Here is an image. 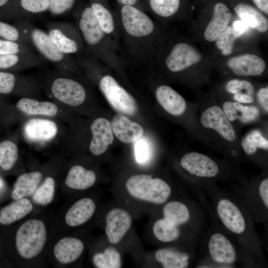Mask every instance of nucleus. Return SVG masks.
<instances>
[{"instance_id":"obj_5","label":"nucleus","mask_w":268,"mask_h":268,"mask_svg":"<svg viewBox=\"0 0 268 268\" xmlns=\"http://www.w3.org/2000/svg\"><path fill=\"white\" fill-rule=\"evenodd\" d=\"M104 232L106 241L119 250L133 234V217L125 207H110L106 212Z\"/></svg>"},{"instance_id":"obj_38","label":"nucleus","mask_w":268,"mask_h":268,"mask_svg":"<svg viewBox=\"0 0 268 268\" xmlns=\"http://www.w3.org/2000/svg\"><path fill=\"white\" fill-rule=\"evenodd\" d=\"M151 8L157 15L170 17L175 14L180 6V0H149Z\"/></svg>"},{"instance_id":"obj_27","label":"nucleus","mask_w":268,"mask_h":268,"mask_svg":"<svg viewBox=\"0 0 268 268\" xmlns=\"http://www.w3.org/2000/svg\"><path fill=\"white\" fill-rule=\"evenodd\" d=\"M96 181V175L94 171L80 165H74L69 169L65 183L72 189L85 190L92 187Z\"/></svg>"},{"instance_id":"obj_7","label":"nucleus","mask_w":268,"mask_h":268,"mask_svg":"<svg viewBox=\"0 0 268 268\" xmlns=\"http://www.w3.org/2000/svg\"><path fill=\"white\" fill-rule=\"evenodd\" d=\"M46 239V229L42 221L37 219L27 220L19 227L16 232L17 251L23 258L32 259L41 252Z\"/></svg>"},{"instance_id":"obj_22","label":"nucleus","mask_w":268,"mask_h":268,"mask_svg":"<svg viewBox=\"0 0 268 268\" xmlns=\"http://www.w3.org/2000/svg\"><path fill=\"white\" fill-rule=\"evenodd\" d=\"M245 199L242 203L252 217L258 210L263 211L267 215L268 210V178L262 180L256 190H245Z\"/></svg>"},{"instance_id":"obj_21","label":"nucleus","mask_w":268,"mask_h":268,"mask_svg":"<svg viewBox=\"0 0 268 268\" xmlns=\"http://www.w3.org/2000/svg\"><path fill=\"white\" fill-rule=\"evenodd\" d=\"M96 204L90 198L78 200L68 209L65 215V221L70 227H77L87 222L93 216Z\"/></svg>"},{"instance_id":"obj_8","label":"nucleus","mask_w":268,"mask_h":268,"mask_svg":"<svg viewBox=\"0 0 268 268\" xmlns=\"http://www.w3.org/2000/svg\"><path fill=\"white\" fill-rule=\"evenodd\" d=\"M99 87L108 102L116 111L129 116L136 113L137 107L134 98L112 76H103L100 81Z\"/></svg>"},{"instance_id":"obj_10","label":"nucleus","mask_w":268,"mask_h":268,"mask_svg":"<svg viewBox=\"0 0 268 268\" xmlns=\"http://www.w3.org/2000/svg\"><path fill=\"white\" fill-rule=\"evenodd\" d=\"M193 256L186 247L162 246L151 254V260L163 268H187L192 263Z\"/></svg>"},{"instance_id":"obj_11","label":"nucleus","mask_w":268,"mask_h":268,"mask_svg":"<svg viewBox=\"0 0 268 268\" xmlns=\"http://www.w3.org/2000/svg\"><path fill=\"white\" fill-rule=\"evenodd\" d=\"M180 164L188 173L199 178H214L220 173L219 166L214 160L197 152H190L184 155Z\"/></svg>"},{"instance_id":"obj_1","label":"nucleus","mask_w":268,"mask_h":268,"mask_svg":"<svg viewBox=\"0 0 268 268\" xmlns=\"http://www.w3.org/2000/svg\"><path fill=\"white\" fill-rule=\"evenodd\" d=\"M193 203L173 198L158 207L150 231L155 242L162 246L186 247L199 235L202 216Z\"/></svg>"},{"instance_id":"obj_12","label":"nucleus","mask_w":268,"mask_h":268,"mask_svg":"<svg viewBox=\"0 0 268 268\" xmlns=\"http://www.w3.org/2000/svg\"><path fill=\"white\" fill-rule=\"evenodd\" d=\"M121 16L125 29L132 36H146L153 31L154 24L150 18L133 5H124L121 9Z\"/></svg>"},{"instance_id":"obj_3","label":"nucleus","mask_w":268,"mask_h":268,"mask_svg":"<svg viewBox=\"0 0 268 268\" xmlns=\"http://www.w3.org/2000/svg\"><path fill=\"white\" fill-rule=\"evenodd\" d=\"M125 195L134 202L159 207L174 197L175 190L166 181L149 174H134L126 181Z\"/></svg>"},{"instance_id":"obj_24","label":"nucleus","mask_w":268,"mask_h":268,"mask_svg":"<svg viewBox=\"0 0 268 268\" xmlns=\"http://www.w3.org/2000/svg\"><path fill=\"white\" fill-rule=\"evenodd\" d=\"M231 17V12L226 5L222 2L216 3L212 17L204 32V38L209 42L215 41L228 26Z\"/></svg>"},{"instance_id":"obj_51","label":"nucleus","mask_w":268,"mask_h":268,"mask_svg":"<svg viewBox=\"0 0 268 268\" xmlns=\"http://www.w3.org/2000/svg\"><path fill=\"white\" fill-rule=\"evenodd\" d=\"M257 7L266 14H268V0H253Z\"/></svg>"},{"instance_id":"obj_41","label":"nucleus","mask_w":268,"mask_h":268,"mask_svg":"<svg viewBox=\"0 0 268 268\" xmlns=\"http://www.w3.org/2000/svg\"><path fill=\"white\" fill-rule=\"evenodd\" d=\"M236 38L234 37L231 26H228L219 34L216 39L217 47L221 51L223 55L228 56L233 50L234 43Z\"/></svg>"},{"instance_id":"obj_23","label":"nucleus","mask_w":268,"mask_h":268,"mask_svg":"<svg viewBox=\"0 0 268 268\" xmlns=\"http://www.w3.org/2000/svg\"><path fill=\"white\" fill-rule=\"evenodd\" d=\"M156 97L162 107L173 115H181L186 110L184 98L169 86H159L156 90Z\"/></svg>"},{"instance_id":"obj_6","label":"nucleus","mask_w":268,"mask_h":268,"mask_svg":"<svg viewBox=\"0 0 268 268\" xmlns=\"http://www.w3.org/2000/svg\"><path fill=\"white\" fill-rule=\"evenodd\" d=\"M16 25L43 57L61 69L71 67L72 62L68 55L63 53L55 45L47 33L26 22H21Z\"/></svg>"},{"instance_id":"obj_18","label":"nucleus","mask_w":268,"mask_h":268,"mask_svg":"<svg viewBox=\"0 0 268 268\" xmlns=\"http://www.w3.org/2000/svg\"><path fill=\"white\" fill-rule=\"evenodd\" d=\"M110 123L113 134L124 143L135 142L144 133L141 125L122 114L116 115Z\"/></svg>"},{"instance_id":"obj_16","label":"nucleus","mask_w":268,"mask_h":268,"mask_svg":"<svg viewBox=\"0 0 268 268\" xmlns=\"http://www.w3.org/2000/svg\"><path fill=\"white\" fill-rule=\"evenodd\" d=\"M227 65L234 73L239 76L260 75L266 67L262 58L251 54L232 57L227 61Z\"/></svg>"},{"instance_id":"obj_43","label":"nucleus","mask_w":268,"mask_h":268,"mask_svg":"<svg viewBox=\"0 0 268 268\" xmlns=\"http://www.w3.org/2000/svg\"><path fill=\"white\" fill-rule=\"evenodd\" d=\"M226 89L230 93H243L253 97L254 87L252 84L245 80L234 79L229 80L226 85Z\"/></svg>"},{"instance_id":"obj_39","label":"nucleus","mask_w":268,"mask_h":268,"mask_svg":"<svg viewBox=\"0 0 268 268\" xmlns=\"http://www.w3.org/2000/svg\"><path fill=\"white\" fill-rule=\"evenodd\" d=\"M0 39L28 44L29 40L15 25L0 19Z\"/></svg>"},{"instance_id":"obj_14","label":"nucleus","mask_w":268,"mask_h":268,"mask_svg":"<svg viewBox=\"0 0 268 268\" xmlns=\"http://www.w3.org/2000/svg\"><path fill=\"white\" fill-rule=\"evenodd\" d=\"M200 121L204 128L215 130L225 140L233 141L236 139L234 129L220 107L207 108L202 113Z\"/></svg>"},{"instance_id":"obj_36","label":"nucleus","mask_w":268,"mask_h":268,"mask_svg":"<svg viewBox=\"0 0 268 268\" xmlns=\"http://www.w3.org/2000/svg\"><path fill=\"white\" fill-rule=\"evenodd\" d=\"M55 181L52 177H48L33 194V201L39 204L46 205L53 200L55 194Z\"/></svg>"},{"instance_id":"obj_48","label":"nucleus","mask_w":268,"mask_h":268,"mask_svg":"<svg viewBox=\"0 0 268 268\" xmlns=\"http://www.w3.org/2000/svg\"><path fill=\"white\" fill-rule=\"evenodd\" d=\"M258 101L263 108L268 112V87H263L260 89L257 94Z\"/></svg>"},{"instance_id":"obj_13","label":"nucleus","mask_w":268,"mask_h":268,"mask_svg":"<svg viewBox=\"0 0 268 268\" xmlns=\"http://www.w3.org/2000/svg\"><path fill=\"white\" fill-rule=\"evenodd\" d=\"M201 53L194 47L185 43L175 45L166 59V65L172 72H179L199 63Z\"/></svg>"},{"instance_id":"obj_35","label":"nucleus","mask_w":268,"mask_h":268,"mask_svg":"<svg viewBox=\"0 0 268 268\" xmlns=\"http://www.w3.org/2000/svg\"><path fill=\"white\" fill-rule=\"evenodd\" d=\"M18 159L16 145L10 140L0 142V166L5 171L11 169Z\"/></svg>"},{"instance_id":"obj_26","label":"nucleus","mask_w":268,"mask_h":268,"mask_svg":"<svg viewBox=\"0 0 268 268\" xmlns=\"http://www.w3.org/2000/svg\"><path fill=\"white\" fill-rule=\"evenodd\" d=\"M238 16L249 27L265 32L268 29L267 18L257 8L248 3H239L234 8Z\"/></svg>"},{"instance_id":"obj_52","label":"nucleus","mask_w":268,"mask_h":268,"mask_svg":"<svg viewBox=\"0 0 268 268\" xmlns=\"http://www.w3.org/2000/svg\"><path fill=\"white\" fill-rule=\"evenodd\" d=\"M119 2L124 5H133L138 0H117Z\"/></svg>"},{"instance_id":"obj_2","label":"nucleus","mask_w":268,"mask_h":268,"mask_svg":"<svg viewBox=\"0 0 268 268\" xmlns=\"http://www.w3.org/2000/svg\"><path fill=\"white\" fill-rule=\"evenodd\" d=\"M213 209L222 227L236 239L242 248L257 259H262L251 216L242 202L229 195L221 194L213 198Z\"/></svg>"},{"instance_id":"obj_31","label":"nucleus","mask_w":268,"mask_h":268,"mask_svg":"<svg viewBox=\"0 0 268 268\" xmlns=\"http://www.w3.org/2000/svg\"><path fill=\"white\" fill-rule=\"evenodd\" d=\"M16 108L28 115L54 117L58 109L56 105L50 101H39L29 98H22L16 103Z\"/></svg>"},{"instance_id":"obj_4","label":"nucleus","mask_w":268,"mask_h":268,"mask_svg":"<svg viewBox=\"0 0 268 268\" xmlns=\"http://www.w3.org/2000/svg\"><path fill=\"white\" fill-rule=\"evenodd\" d=\"M204 246L206 258L216 265L230 268L240 260L241 248H238L230 236L220 229L207 232Z\"/></svg>"},{"instance_id":"obj_46","label":"nucleus","mask_w":268,"mask_h":268,"mask_svg":"<svg viewBox=\"0 0 268 268\" xmlns=\"http://www.w3.org/2000/svg\"><path fill=\"white\" fill-rule=\"evenodd\" d=\"M49 9L56 15L64 13L73 6L74 0H49Z\"/></svg>"},{"instance_id":"obj_49","label":"nucleus","mask_w":268,"mask_h":268,"mask_svg":"<svg viewBox=\"0 0 268 268\" xmlns=\"http://www.w3.org/2000/svg\"><path fill=\"white\" fill-rule=\"evenodd\" d=\"M11 0H0V19H6L13 17L7 9Z\"/></svg>"},{"instance_id":"obj_30","label":"nucleus","mask_w":268,"mask_h":268,"mask_svg":"<svg viewBox=\"0 0 268 268\" xmlns=\"http://www.w3.org/2000/svg\"><path fill=\"white\" fill-rule=\"evenodd\" d=\"M222 110L230 122L239 120L243 123L250 122L255 120L259 114L258 109L254 106H244L230 101L223 103Z\"/></svg>"},{"instance_id":"obj_28","label":"nucleus","mask_w":268,"mask_h":268,"mask_svg":"<svg viewBox=\"0 0 268 268\" xmlns=\"http://www.w3.org/2000/svg\"><path fill=\"white\" fill-rule=\"evenodd\" d=\"M42 178V174L37 171L20 175L14 184L12 198L17 200L33 195Z\"/></svg>"},{"instance_id":"obj_33","label":"nucleus","mask_w":268,"mask_h":268,"mask_svg":"<svg viewBox=\"0 0 268 268\" xmlns=\"http://www.w3.org/2000/svg\"><path fill=\"white\" fill-rule=\"evenodd\" d=\"M40 62L34 53L0 55V70L30 67Z\"/></svg>"},{"instance_id":"obj_42","label":"nucleus","mask_w":268,"mask_h":268,"mask_svg":"<svg viewBox=\"0 0 268 268\" xmlns=\"http://www.w3.org/2000/svg\"><path fill=\"white\" fill-rule=\"evenodd\" d=\"M34 53L29 44L0 39V55Z\"/></svg>"},{"instance_id":"obj_17","label":"nucleus","mask_w":268,"mask_h":268,"mask_svg":"<svg viewBox=\"0 0 268 268\" xmlns=\"http://www.w3.org/2000/svg\"><path fill=\"white\" fill-rule=\"evenodd\" d=\"M48 34L55 45L66 55L76 53L79 46L69 33V26L63 22H52L48 26Z\"/></svg>"},{"instance_id":"obj_9","label":"nucleus","mask_w":268,"mask_h":268,"mask_svg":"<svg viewBox=\"0 0 268 268\" xmlns=\"http://www.w3.org/2000/svg\"><path fill=\"white\" fill-rule=\"evenodd\" d=\"M52 95L60 102L73 106L83 103L86 98V91L78 81L70 78L58 77L51 85Z\"/></svg>"},{"instance_id":"obj_34","label":"nucleus","mask_w":268,"mask_h":268,"mask_svg":"<svg viewBox=\"0 0 268 268\" xmlns=\"http://www.w3.org/2000/svg\"><path fill=\"white\" fill-rule=\"evenodd\" d=\"M242 148L248 155H254L258 148L268 150V140L261 133L257 131H253L247 134L241 141Z\"/></svg>"},{"instance_id":"obj_40","label":"nucleus","mask_w":268,"mask_h":268,"mask_svg":"<svg viewBox=\"0 0 268 268\" xmlns=\"http://www.w3.org/2000/svg\"><path fill=\"white\" fill-rule=\"evenodd\" d=\"M134 156L137 163L148 164L152 158V149L149 141L145 138H140L134 144Z\"/></svg>"},{"instance_id":"obj_50","label":"nucleus","mask_w":268,"mask_h":268,"mask_svg":"<svg viewBox=\"0 0 268 268\" xmlns=\"http://www.w3.org/2000/svg\"><path fill=\"white\" fill-rule=\"evenodd\" d=\"M233 98L236 102L240 103H252L254 101L253 97L243 93L234 94Z\"/></svg>"},{"instance_id":"obj_29","label":"nucleus","mask_w":268,"mask_h":268,"mask_svg":"<svg viewBox=\"0 0 268 268\" xmlns=\"http://www.w3.org/2000/svg\"><path fill=\"white\" fill-rule=\"evenodd\" d=\"M33 209L30 201L25 198L16 200L0 211V223L9 225L26 216Z\"/></svg>"},{"instance_id":"obj_25","label":"nucleus","mask_w":268,"mask_h":268,"mask_svg":"<svg viewBox=\"0 0 268 268\" xmlns=\"http://www.w3.org/2000/svg\"><path fill=\"white\" fill-rule=\"evenodd\" d=\"M84 249L83 242L75 237H65L55 246L54 255L62 264H67L74 262L82 255Z\"/></svg>"},{"instance_id":"obj_45","label":"nucleus","mask_w":268,"mask_h":268,"mask_svg":"<svg viewBox=\"0 0 268 268\" xmlns=\"http://www.w3.org/2000/svg\"><path fill=\"white\" fill-rule=\"evenodd\" d=\"M20 5L25 10L33 13L43 12L49 8V0H21Z\"/></svg>"},{"instance_id":"obj_53","label":"nucleus","mask_w":268,"mask_h":268,"mask_svg":"<svg viewBox=\"0 0 268 268\" xmlns=\"http://www.w3.org/2000/svg\"><path fill=\"white\" fill-rule=\"evenodd\" d=\"M3 185L2 180L0 178V187H2Z\"/></svg>"},{"instance_id":"obj_19","label":"nucleus","mask_w":268,"mask_h":268,"mask_svg":"<svg viewBox=\"0 0 268 268\" xmlns=\"http://www.w3.org/2000/svg\"><path fill=\"white\" fill-rule=\"evenodd\" d=\"M78 26L85 43L89 46H96L104 36L105 33L101 29L91 7H86L83 10Z\"/></svg>"},{"instance_id":"obj_20","label":"nucleus","mask_w":268,"mask_h":268,"mask_svg":"<svg viewBox=\"0 0 268 268\" xmlns=\"http://www.w3.org/2000/svg\"><path fill=\"white\" fill-rule=\"evenodd\" d=\"M58 128L56 123L50 120L32 119L24 127L26 137L33 141H46L53 139L56 135Z\"/></svg>"},{"instance_id":"obj_37","label":"nucleus","mask_w":268,"mask_h":268,"mask_svg":"<svg viewBox=\"0 0 268 268\" xmlns=\"http://www.w3.org/2000/svg\"><path fill=\"white\" fill-rule=\"evenodd\" d=\"M91 7L104 33L110 34L112 32L114 29V23L110 12L99 3H92Z\"/></svg>"},{"instance_id":"obj_47","label":"nucleus","mask_w":268,"mask_h":268,"mask_svg":"<svg viewBox=\"0 0 268 268\" xmlns=\"http://www.w3.org/2000/svg\"><path fill=\"white\" fill-rule=\"evenodd\" d=\"M231 27L234 36L236 39L242 36L249 28V26L241 20L234 21Z\"/></svg>"},{"instance_id":"obj_15","label":"nucleus","mask_w":268,"mask_h":268,"mask_svg":"<svg viewBox=\"0 0 268 268\" xmlns=\"http://www.w3.org/2000/svg\"><path fill=\"white\" fill-rule=\"evenodd\" d=\"M92 138L89 149L92 154L98 156L107 150L109 145L114 141V134L111 123L106 119H96L90 126Z\"/></svg>"},{"instance_id":"obj_44","label":"nucleus","mask_w":268,"mask_h":268,"mask_svg":"<svg viewBox=\"0 0 268 268\" xmlns=\"http://www.w3.org/2000/svg\"><path fill=\"white\" fill-rule=\"evenodd\" d=\"M17 77L10 72L0 70V94H9L12 92L16 85Z\"/></svg>"},{"instance_id":"obj_32","label":"nucleus","mask_w":268,"mask_h":268,"mask_svg":"<svg viewBox=\"0 0 268 268\" xmlns=\"http://www.w3.org/2000/svg\"><path fill=\"white\" fill-rule=\"evenodd\" d=\"M102 251L93 256L92 263L97 268H120L122 267V257L120 250L107 241Z\"/></svg>"}]
</instances>
